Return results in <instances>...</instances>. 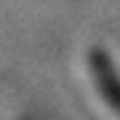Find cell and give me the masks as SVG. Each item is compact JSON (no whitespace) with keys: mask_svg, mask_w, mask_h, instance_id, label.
Here are the masks:
<instances>
[{"mask_svg":"<svg viewBox=\"0 0 120 120\" xmlns=\"http://www.w3.org/2000/svg\"><path fill=\"white\" fill-rule=\"evenodd\" d=\"M90 70H93L95 85L105 95L108 105L120 115V75H118V70L112 68L110 58H108L103 50H93L90 52Z\"/></svg>","mask_w":120,"mask_h":120,"instance_id":"obj_1","label":"cell"}]
</instances>
